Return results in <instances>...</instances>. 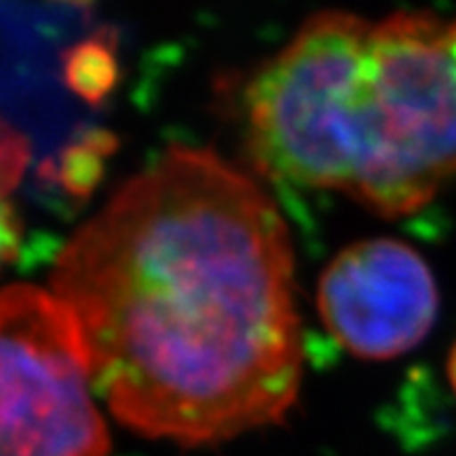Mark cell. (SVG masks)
<instances>
[{"instance_id":"obj_2","label":"cell","mask_w":456,"mask_h":456,"mask_svg":"<svg viewBox=\"0 0 456 456\" xmlns=\"http://www.w3.org/2000/svg\"><path fill=\"white\" fill-rule=\"evenodd\" d=\"M242 110L261 175L412 215L456 177V17L313 14L254 72Z\"/></svg>"},{"instance_id":"obj_5","label":"cell","mask_w":456,"mask_h":456,"mask_svg":"<svg viewBox=\"0 0 456 456\" xmlns=\"http://www.w3.org/2000/svg\"><path fill=\"white\" fill-rule=\"evenodd\" d=\"M66 82L77 96L98 102L114 85V56L108 45L86 40L66 56Z\"/></svg>"},{"instance_id":"obj_1","label":"cell","mask_w":456,"mask_h":456,"mask_svg":"<svg viewBox=\"0 0 456 456\" xmlns=\"http://www.w3.org/2000/svg\"><path fill=\"white\" fill-rule=\"evenodd\" d=\"M49 291L77 322L94 389L144 438L219 444L298 401L291 235L216 151L175 144L124 182L61 247Z\"/></svg>"},{"instance_id":"obj_4","label":"cell","mask_w":456,"mask_h":456,"mask_svg":"<svg viewBox=\"0 0 456 456\" xmlns=\"http://www.w3.org/2000/svg\"><path fill=\"white\" fill-rule=\"evenodd\" d=\"M438 284L414 247L370 238L333 256L317 284V310L333 340L359 359L408 354L438 317Z\"/></svg>"},{"instance_id":"obj_8","label":"cell","mask_w":456,"mask_h":456,"mask_svg":"<svg viewBox=\"0 0 456 456\" xmlns=\"http://www.w3.org/2000/svg\"><path fill=\"white\" fill-rule=\"evenodd\" d=\"M447 379H450L452 389H454L456 394V342L450 352V359H447Z\"/></svg>"},{"instance_id":"obj_7","label":"cell","mask_w":456,"mask_h":456,"mask_svg":"<svg viewBox=\"0 0 456 456\" xmlns=\"http://www.w3.org/2000/svg\"><path fill=\"white\" fill-rule=\"evenodd\" d=\"M26 161H28V144L12 128L5 126L3 131V193H5V199L17 184Z\"/></svg>"},{"instance_id":"obj_3","label":"cell","mask_w":456,"mask_h":456,"mask_svg":"<svg viewBox=\"0 0 456 456\" xmlns=\"http://www.w3.org/2000/svg\"><path fill=\"white\" fill-rule=\"evenodd\" d=\"M0 379V456H110L85 340L49 289H3Z\"/></svg>"},{"instance_id":"obj_6","label":"cell","mask_w":456,"mask_h":456,"mask_svg":"<svg viewBox=\"0 0 456 456\" xmlns=\"http://www.w3.org/2000/svg\"><path fill=\"white\" fill-rule=\"evenodd\" d=\"M112 135L94 131L70 144L59 159V184L72 196H86L102 175V159L112 151Z\"/></svg>"}]
</instances>
